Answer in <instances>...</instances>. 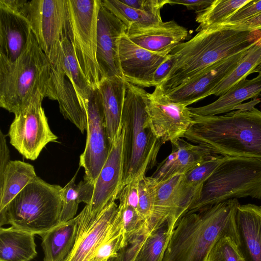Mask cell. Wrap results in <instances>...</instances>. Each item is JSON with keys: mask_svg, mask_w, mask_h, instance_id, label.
I'll return each instance as SVG.
<instances>
[{"mask_svg": "<svg viewBox=\"0 0 261 261\" xmlns=\"http://www.w3.org/2000/svg\"><path fill=\"white\" fill-rule=\"evenodd\" d=\"M249 103L222 115L192 113L193 123L185 135L188 141L223 156L261 160V111Z\"/></svg>", "mask_w": 261, "mask_h": 261, "instance_id": "1", "label": "cell"}, {"mask_svg": "<svg viewBox=\"0 0 261 261\" xmlns=\"http://www.w3.org/2000/svg\"><path fill=\"white\" fill-rule=\"evenodd\" d=\"M261 40V31L214 25L198 32L170 54L174 63L160 86L166 92L200 74L215 63L247 50Z\"/></svg>", "mask_w": 261, "mask_h": 261, "instance_id": "2", "label": "cell"}, {"mask_svg": "<svg viewBox=\"0 0 261 261\" xmlns=\"http://www.w3.org/2000/svg\"><path fill=\"white\" fill-rule=\"evenodd\" d=\"M240 203L230 199L186 214L176 223L163 261H206L216 241L229 236L238 242L236 215Z\"/></svg>", "mask_w": 261, "mask_h": 261, "instance_id": "3", "label": "cell"}, {"mask_svg": "<svg viewBox=\"0 0 261 261\" xmlns=\"http://www.w3.org/2000/svg\"><path fill=\"white\" fill-rule=\"evenodd\" d=\"M39 93L57 100L50 61L32 31L27 47L15 61L0 58V107L15 114Z\"/></svg>", "mask_w": 261, "mask_h": 261, "instance_id": "4", "label": "cell"}, {"mask_svg": "<svg viewBox=\"0 0 261 261\" xmlns=\"http://www.w3.org/2000/svg\"><path fill=\"white\" fill-rule=\"evenodd\" d=\"M126 87L122 115L123 186L136 176L146 174L153 167L163 144L155 136L150 125L147 111L148 93L126 81Z\"/></svg>", "mask_w": 261, "mask_h": 261, "instance_id": "5", "label": "cell"}, {"mask_svg": "<svg viewBox=\"0 0 261 261\" xmlns=\"http://www.w3.org/2000/svg\"><path fill=\"white\" fill-rule=\"evenodd\" d=\"M62 189L37 176L0 211L1 226L40 236L49 230L60 224Z\"/></svg>", "mask_w": 261, "mask_h": 261, "instance_id": "6", "label": "cell"}, {"mask_svg": "<svg viewBox=\"0 0 261 261\" xmlns=\"http://www.w3.org/2000/svg\"><path fill=\"white\" fill-rule=\"evenodd\" d=\"M247 197L261 199V160L224 156L187 214L230 199Z\"/></svg>", "mask_w": 261, "mask_h": 261, "instance_id": "7", "label": "cell"}, {"mask_svg": "<svg viewBox=\"0 0 261 261\" xmlns=\"http://www.w3.org/2000/svg\"><path fill=\"white\" fill-rule=\"evenodd\" d=\"M101 0H67L68 38L88 81L98 87L101 75L96 60L98 14Z\"/></svg>", "mask_w": 261, "mask_h": 261, "instance_id": "8", "label": "cell"}, {"mask_svg": "<svg viewBox=\"0 0 261 261\" xmlns=\"http://www.w3.org/2000/svg\"><path fill=\"white\" fill-rule=\"evenodd\" d=\"M44 96L38 93L30 102L14 114L8 131L10 143L24 158L35 160L42 149L58 137L51 130L42 107Z\"/></svg>", "mask_w": 261, "mask_h": 261, "instance_id": "9", "label": "cell"}, {"mask_svg": "<svg viewBox=\"0 0 261 261\" xmlns=\"http://www.w3.org/2000/svg\"><path fill=\"white\" fill-rule=\"evenodd\" d=\"M20 14L28 19L40 47L53 61L61 41L68 37L67 0L29 1Z\"/></svg>", "mask_w": 261, "mask_h": 261, "instance_id": "10", "label": "cell"}, {"mask_svg": "<svg viewBox=\"0 0 261 261\" xmlns=\"http://www.w3.org/2000/svg\"><path fill=\"white\" fill-rule=\"evenodd\" d=\"M85 108L87 139L85 150L80 156L79 167L84 169V179L94 185L112 145L108 136L102 99L98 87L92 89Z\"/></svg>", "mask_w": 261, "mask_h": 261, "instance_id": "11", "label": "cell"}, {"mask_svg": "<svg viewBox=\"0 0 261 261\" xmlns=\"http://www.w3.org/2000/svg\"><path fill=\"white\" fill-rule=\"evenodd\" d=\"M184 174H178L160 181H155L154 203L149 230L167 219L176 224L199 199L202 187H193L184 181Z\"/></svg>", "mask_w": 261, "mask_h": 261, "instance_id": "12", "label": "cell"}, {"mask_svg": "<svg viewBox=\"0 0 261 261\" xmlns=\"http://www.w3.org/2000/svg\"><path fill=\"white\" fill-rule=\"evenodd\" d=\"M147 111L153 132L163 144L184 137L194 122L189 107L170 100L160 86L148 93Z\"/></svg>", "mask_w": 261, "mask_h": 261, "instance_id": "13", "label": "cell"}, {"mask_svg": "<svg viewBox=\"0 0 261 261\" xmlns=\"http://www.w3.org/2000/svg\"><path fill=\"white\" fill-rule=\"evenodd\" d=\"M124 132L112 143L108 158L93 185L90 203L85 207L91 215H97L105 207L117 199L123 186Z\"/></svg>", "mask_w": 261, "mask_h": 261, "instance_id": "14", "label": "cell"}, {"mask_svg": "<svg viewBox=\"0 0 261 261\" xmlns=\"http://www.w3.org/2000/svg\"><path fill=\"white\" fill-rule=\"evenodd\" d=\"M118 207V205L113 201L97 215L93 216L85 206L78 215V229L74 244L63 261H90L106 237Z\"/></svg>", "mask_w": 261, "mask_h": 261, "instance_id": "15", "label": "cell"}, {"mask_svg": "<svg viewBox=\"0 0 261 261\" xmlns=\"http://www.w3.org/2000/svg\"><path fill=\"white\" fill-rule=\"evenodd\" d=\"M125 25L101 4L98 14L96 60L101 75L105 77H123L119 59V46Z\"/></svg>", "mask_w": 261, "mask_h": 261, "instance_id": "16", "label": "cell"}, {"mask_svg": "<svg viewBox=\"0 0 261 261\" xmlns=\"http://www.w3.org/2000/svg\"><path fill=\"white\" fill-rule=\"evenodd\" d=\"M249 49L215 63L187 82L165 92L166 95L172 101L187 106L211 95V92L236 67Z\"/></svg>", "mask_w": 261, "mask_h": 261, "instance_id": "17", "label": "cell"}, {"mask_svg": "<svg viewBox=\"0 0 261 261\" xmlns=\"http://www.w3.org/2000/svg\"><path fill=\"white\" fill-rule=\"evenodd\" d=\"M169 54L144 49L132 42L124 33L119 46V59L123 78L142 88L153 87V74Z\"/></svg>", "mask_w": 261, "mask_h": 261, "instance_id": "18", "label": "cell"}, {"mask_svg": "<svg viewBox=\"0 0 261 261\" xmlns=\"http://www.w3.org/2000/svg\"><path fill=\"white\" fill-rule=\"evenodd\" d=\"M134 43L149 51L169 54L186 39L188 31L174 20L148 25L132 24L125 32Z\"/></svg>", "mask_w": 261, "mask_h": 261, "instance_id": "19", "label": "cell"}, {"mask_svg": "<svg viewBox=\"0 0 261 261\" xmlns=\"http://www.w3.org/2000/svg\"><path fill=\"white\" fill-rule=\"evenodd\" d=\"M31 33L24 16L0 5V58L15 61L27 47Z\"/></svg>", "mask_w": 261, "mask_h": 261, "instance_id": "20", "label": "cell"}, {"mask_svg": "<svg viewBox=\"0 0 261 261\" xmlns=\"http://www.w3.org/2000/svg\"><path fill=\"white\" fill-rule=\"evenodd\" d=\"M171 143V153L159 164L151 176L156 181H162L176 175L184 174L200 162L218 155L207 148L193 144L182 138Z\"/></svg>", "mask_w": 261, "mask_h": 261, "instance_id": "21", "label": "cell"}, {"mask_svg": "<svg viewBox=\"0 0 261 261\" xmlns=\"http://www.w3.org/2000/svg\"><path fill=\"white\" fill-rule=\"evenodd\" d=\"M238 247L245 261H261V206L239 205L236 215Z\"/></svg>", "mask_w": 261, "mask_h": 261, "instance_id": "22", "label": "cell"}, {"mask_svg": "<svg viewBox=\"0 0 261 261\" xmlns=\"http://www.w3.org/2000/svg\"><path fill=\"white\" fill-rule=\"evenodd\" d=\"M98 88L102 97L107 131L112 145L122 130L126 81L119 76L105 77L100 81Z\"/></svg>", "mask_w": 261, "mask_h": 261, "instance_id": "23", "label": "cell"}, {"mask_svg": "<svg viewBox=\"0 0 261 261\" xmlns=\"http://www.w3.org/2000/svg\"><path fill=\"white\" fill-rule=\"evenodd\" d=\"M261 93V73L251 80L245 79L220 96L215 101L197 108L189 107L194 114L214 116L237 109L243 101L257 97Z\"/></svg>", "mask_w": 261, "mask_h": 261, "instance_id": "24", "label": "cell"}, {"mask_svg": "<svg viewBox=\"0 0 261 261\" xmlns=\"http://www.w3.org/2000/svg\"><path fill=\"white\" fill-rule=\"evenodd\" d=\"M51 65L61 71L73 87L83 106L86 105L94 87L90 84L83 72L68 37L63 39ZM86 109V108H85Z\"/></svg>", "mask_w": 261, "mask_h": 261, "instance_id": "25", "label": "cell"}, {"mask_svg": "<svg viewBox=\"0 0 261 261\" xmlns=\"http://www.w3.org/2000/svg\"><path fill=\"white\" fill-rule=\"evenodd\" d=\"M78 222L77 215L40 235L43 261H63L66 258L75 241Z\"/></svg>", "mask_w": 261, "mask_h": 261, "instance_id": "26", "label": "cell"}, {"mask_svg": "<svg viewBox=\"0 0 261 261\" xmlns=\"http://www.w3.org/2000/svg\"><path fill=\"white\" fill-rule=\"evenodd\" d=\"M37 254L35 234L12 226L0 229V261H30Z\"/></svg>", "mask_w": 261, "mask_h": 261, "instance_id": "27", "label": "cell"}, {"mask_svg": "<svg viewBox=\"0 0 261 261\" xmlns=\"http://www.w3.org/2000/svg\"><path fill=\"white\" fill-rule=\"evenodd\" d=\"M37 176L32 165L10 161L0 175V211Z\"/></svg>", "mask_w": 261, "mask_h": 261, "instance_id": "28", "label": "cell"}, {"mask_svg": "<svg viewBox=\"0 0 261 261\" xmlns=\"http://www.w3.org/2000/svg\"><path fill=\"white\" fill-rule=\"evenodd\" d=\"M176 223L167 219L150 230L135 261H163L171 234Z\"/></svg>", "mask_w": 261, "mask_h": 261, "instance_id": "29", "label": "cell"}, {"mask_svg": "<svg viewBox=\"0 0 261 261\" xmlns=\"http://www.w3.org/2000/svg\"><path fill=\"white\" fill-rule=\"evenodd\" d=\"M78 170L71 179L62 189L63 207L60 217V223H65L75 217L79 204L84 202L88 205L91 200L93 185L85 180L75 184Z\"/></svg>", "mask_w": 261, "mask_h": 261, "instance_id": "30", "label": "cell"}, {"mask_svg": "<svg viewBox=\"0 0 261 261\" xmlns=\"http://www.w3.org/2000/svg\"><path fill=\"white\" fill-rule=\"evenodd\" d=\"M261 64V40L251 47L231 72L211 92V95L221 96L232 87L246 79Z\"/></svg>", "mask_w": 261, "mask_h": 261, "instance_id": "31", "label": "cell"}, {"mask_svg": "<svg viewBox=\"0 0 261 261\" xmlns=\"http://www.w3.org/2000/svg\"><path fill=\"white\" fill-rule=\"evenodd\" d=\"M250 0H214L208 7L197 13L196 31L224 23Z\"/></svg>", "mask_w": 261, "mask_h": 261, "instance_id": "32", "label": "cell"}, {"mask_svg": "<svg viewBox=\"0 0 261 261\" xmlns=\"http://www.w3.org/2000/svg\"><path fill=\"white\" fill-rule=\"evenodd\" d=\"M102 5L128 28L132 24L148 25L162 22L161 12L136 9L120 0H101Z\"/></svg>", "mask_w": 261, "mask_h": 261, "instance_id": "33", "label": "cell"}, {"mask_svg": "<svg viewBox=\"0 0 261 261\" xmlns=\"http://www.w3.org/2000/svg\"><path fill=\"white\" fill-rule=\"evenodd\" d=\"M123 230L118 207L108 233L96 250L90 261H109L115 258L122 246Z\"/></svg>", "mask_w": 261, "mask_h": 261, "instance_id": "34", "label": "cell"}, {"mask_svg": "<svg viewBox=\"0 0 261 261\" xmlns=\"http://www.w3.org/2000/svg\"><path fill=\"white\" fill-rule=\"evenodd\" d=\"M155 181L151 176L142 175L139 184L137 212L148 226L152 216L154 203Z\"/></svg>", "mask_w": 261, "mask_h": 261, "instance_id": "35", "label": "cell"}, {"mask_svg": "<svg viewBox=\"0 0 261 261\" xmlns=\"http://www.w3.org/2000/svg\"><path fill=\"white\" fill-rule=\"evenodd\" d=\"M238 242L229 236L220 238L212 247L206 261H245Z\"/></svg>", "mask_w": 261, "mask_h": 261, "instance_id": "36", "label": "cell"}, {"mask_svg": "<svg viewBox=\"0 0 261 261\" xmlns=\"http://www.w3.org/2000/svg\"><path fill=\"white\" fill-rule=\"evenodd\" d=\"M223 157L216 155L200 162L184 174V182L189 186L202 187L222 162Z\"/></svg>", "mask_w": 261, "mask_h": 261, "instance_id": "37", "label": "cell"}, {"mask_svg": "<svg viewBox=\"0 0 261 261\" xmlns=\"http://www.w3.org/2000/svg\"><path fill=\"white\" fill-rule=\"evenodd\" d=\"M118 211L121 216L123 226V246L132 236L140 231L145 226L148 227V226L141 218L137 210L130 206L119 203Z\"/></svg>", "mask_w": 261, "mask_h": 261, "instance_id": "38", "label": "cell"}, {"mask_svg": "<svg viewBox=\"0 0 261 261\" xmlns=\"http://www.w3.org/2000/svg\"><path fill=\"white\" fill-rule=\"evenodd\" d=\"M149 232L148 227L145 226L132 236L120 248L117 256L112 261H135Z\"/></svg>", "mask_w": 261, "mask_h": 261, "instance_id": "39", "label": "cell"}, {"mask_svg": "<svg viewBox=\"0 0 261 261\" xmlns=\"http://www.w3.org/2000/svg\"><path fill=\"white\" fill-rule=\"evenodd\" d=\"M261 13V0H250L227 20L220 24H233L252 18ZM219 25V24H218Z\"/></svg>", "mask_w": 261, "mask_h": 261, "instance_id": "40", "label": "cell"}, {"mask_svg": "<svg viewBox=\"0 0 261 261\" xmlns=\"http://www.w3.org/2000/svg\"><path fill=\"white\" fill-rule=\"evenodd\" d=\"M141 175L142 174L136 176L125 184L121 190L117 198L119 203L130 206L137 211L139 203V184Z\"/></svg>", "mask_w": 261, "mask_h": 261, "instance_id": "41", "label": "cell"}, {"mask_svg": "<svg viewBox=\"0 0 261 261\" xmlns=\"http://www.w3.org/2000/svg\"><path fill=\"white\" fill-rule=\"evenodd\" d=\"M131 8L143 11L161 12L168 0H120Z\"/></svg>", "mask_w": 261, "mask_h": 261, "instance_id": "42", "label": "cell"}, {"mask_svg": "<svg viewBox=\"0 0 261 261\" xmlns=\"http://www.w3.org/2000/svg\"><path fill=\"white\" fill-rule=\"evenodd\" d=\"M174 63V58L169 54L167 58L159 66L153 74V87L160 86L162 84L171 70Z\"/></svg>", "mask_w": 261, "mask_h": 261, "instance_id": "43", "label": "cell"}, {"mask_svg": "<svg viewBox=\"0 0 261 261\" xmlns=\"http://www.w3.org/2000/svg\"><path fill=\"white\" fill-rule=\"evenodd\" d=\"M213 1L214 0H168L167 4L183 5L188 10H194L198 13L208 7Z\"/></svg>", "mask_w": 261, "mask_h": 261, "instance_id": "44", "label": "cell"}, {"mask_svg": "<svg viewBox=\"0 0 261 261\" xmlns=\"http://www.w3.org/2000/svg\"><path fill=\"white\" fill-rule=\"evenodd\" d=\"M218 25L231 27L243 30L261 31V13L252 18L241 22L233 24H219Z\"/></svg>", "mask_w": 261, "mask_h": 261, "instance_id": "45", "label": "cell"}, {"mask_svg": "<svg viewBox=\"0 0 261 261\" xmlns=\"http://www.w3.org/2000/svg\"><path fill=\"white\" fill-rule=\"evenodd\" d=\"M10 161V152L8 147L6 136L0 131V175Z\"/></svg>", "mask_w": 261, "mask_h": 261, "instance_id": "46", "label": "cell"}, {"mask_svg": "<svg viewBox=\"0 0 261 261\" xmlns=\"http://www.w3.org/2000/svg\"><path fill=\"white\" fill-rule=\"evenodd\" d=\"M28 1L27 0H0V5L12 11L20 13Z\"/></svg>", "mask_w": 261, "mask_h": 261, "instance_id": "47", "label": "cell"}, {"mask_svg": "<svg viewBox=\"0 0 261 261\" xmlns=\"http://www.w3.org/2000/svg\"><path fill=\"white\" fill-rule=\"evenodd\" d=\"M261 73V64L257 66L253 71H251V74L253 73Z\"/></svg>", "mask_w": 261, "mask_h": 261, "instance_id": "48", "label": "cell"}, {"mask_svg": "<svg viewBox=\"0 0 261 261\" xmlns=\"http://www.w3.org/2000/svg\"><path fill=\"white\" fill-rule=\"evenodd\" d=\"M109 261H112V260H109Z\"/></svg>", "mask_w": 261, "mask_h": 261, "instance_id": "49", "label": "cell"}]
</instances>
